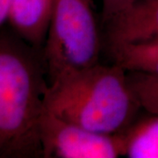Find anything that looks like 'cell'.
<instances>
[{"label": "cell", "mask_w": 158, "mask_h": 158, "mask_svg": "<svg viewBox=\"0 0 158 158\" xmlns=\"http://www.w3.org/2000/svg\"><path fill=\"white\" fill-rule=\"evenodd\" d=\"M48 86L42 49L0 27V158H43L40 135Z\"/></svg>", "instance_id": "obj_1"}, {"label": "cell", "mask_w": 158, "mask_h": 158, "mask_svg": "<svg viewBox=\"0 0 158 158\" xmlns=\"http://www.w3.org/2000/svg\"><path fill=\"white\" fill-rule=\"evenodd\" d=\"M45 108L60 118L106 135H124L141 106L115 63H97L48 84Z\"/></svg>", "instance_id": "obj_2"}, {"label": "cell", "mask_w": 158, "mask_h": 158, "mask_svg": "<svg viewBox=\"0 0 158 158\" xmlns=\"http://www.w3.org/2000/svg\"><path fill=\"white\" fill-rule=\"evenodd\" d=\"M103 38L91 0H54L42 48L48 84L100 62Z\"/></svg>", "instance_id": "obj_3"}, {"label": "cell", "mask_w": 158, "mask_h": 158, "mask_svg": "<svg viewBox=\"0 0 158 158\" xmlns=\"http://www.w3.org/2000/svg\"><path fill=\"white\" fill-rule=\"evenodd\" d=\"M40 135L43 158L126 156V136L106 135L58 117L45 108Z\"/></svg>", "instance_id": "obj_4"}, {"label": "cell", "mask_w": 158, "mask_h": 158, "mask_svg": "<svg viewBox=\"0 0 158 158\" xmlns=\"http://www.w3.org/2000/svg\"><path fill=\"white\" fill-rule=\"evenodd\" d=\"M104 27L108 46L158 37V0H137Z\"/></svg>", "instance_id": "obj_5"}, {"label": "cell", "mask_w": 158, "mask_h": 158, "mask_svg": "<svg viewBox=\"0 0 158 158\" xmlns=\"http://www.w3.org/2000/svg\"><path fill=\"white\" fill-rule=\"evenodd\" d=\"M54 0H13L8 25L22 39L42 49Z\"/></svg>", "instance_id": "obj_6"}, {"label": "cell", "mask_w": 158, "mask_h": 158, "mask_svg": "<svg viewBox=\"0 0 158 158\" xmlns=\"http://www.w3.org/2000/svg\"><path fill=\"white\" fill-rule=\"evenodd\" d=\"M113 62L127 72L158 76V37L108 46Z\"/></svg>", "instance_id": "obj_7"}, {"label": "cell", "mask_w": 158, "mask_h": 158, "mask_svg": "<svg viewBox=\"0 0 158 158\" xmlns=\"http://www.w3.org/2000/svg\"><path fill=\"white\" fill-rule=\"evenodd\" d=\"M125 136L127 157L158 158V116L137 118Z\"/></svg>", "instance_id": "obj_8"}, {"label": "cell", "mask_w": 158, "mask_h": 158, "mask_svg": "<svg viewBox=\"0 0 158 158\" xmlns=\"http://www.w3.org/2000/svg\"><path fill=\"white\" fill-rule=\"evenodd\" d=\"M129 85L141 109L158 116V76L140 72H127Z\"/></svg>", "instance_id": "obj_9"}, {"label": "cell", "mask_w": 158, "mask_h": 158, "mask_svg": "<svg viewBox=\"0 0 158 158\" xmlns=\"http://www.w3.org/2000/svg\"><path fill=\"white\" fill-rule=\"evenodd\" d=\"M137 0H102V24L105 25L127 10Z\"/></svg>", "instance_id": "obj_10"}, {"label": "cell", "mask_w": 158, "mask_h": 158, "mask_svg": "<svg viewBox=\"0 0 158 158\" xmlns=\"http://www.w3.org/2000/svg\"><path fill=\"white\" fill-rule=\"evenodd\" d=\"M13 0H0V27L8 24Z\"/></svg>", "instance_id": "obj_11"}]
</instances>
